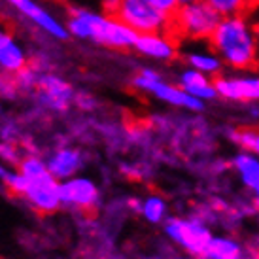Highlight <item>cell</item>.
Listing matches in <instances>:
<instances>
[{
  "label": "cell",
  "instance_id": "cell-1",
  "mask_svg": "<svg viewBox=\"0 0 259 259\" xmlns=\"http://www.w3.org/2000/svg\"><path fill=\"white\" fill-rule=\"evenodd\" d=\"M208 46L231 70H252L259 65L257 27L250 14L225 15L220 19Z\"/></svg>",
  "mask_w": 259,
  "mask_h": 259
},
{
  "label": "cell",
  "instance_id": "cell-2",
  "mask_svg": "<svg viewBox=\"0 0 259 259\" xmlns=\"http://www.w3.org/2000/svg\"><path fill=\"white\" fill-rule=\"evenodd\" d=\"M66 29L70 36L78 40L110 48L115 51H127L135 48L137 32L112 12H95L87 8H76L66 19Z\"/></svg>",
  "mask_w": 259,
  "mask_h": 259
},
{
  "label": "cell",
  "instance_id": "cell-3",
  "mask_svg": "<svg viewBox=\"0 0 259 259\" xmlns=\"http://www.w3.org/2000/svg\"><path fill=\"white\" fill-rule=\"evenodd\" d=\"M222 15L210 6L206 0L184 4L172 14V30L182 42L208 44L216 27L220 25Z\"/></svg>",
  "mask_w": 259,
  "mask_h": 259
},
{
  "label": "cell",
  "instance_id": "cell-4",
  "mask_svg": "<svg viewBox=\"0 0 259 259\" xmlns=\"http://www.w3.org/2000/svg\"><path fill=\"white\" fill-rule=\"evenodd\" d=\"M114 14L137 34L170 30L172 14L159 10L151 0H119Z\"/></svg>",
  "mask_w": 259,
  "mask_h": 259
},
{
  "label": "cell",
  "instance_id": "cell-5",
  "mask_svg": "<svg viewBox=\"0 0 259 259\" xmlns=\"http://www.w3.org/2000/svg\"><path fill=\"white\" fill-rule=\"evenodd\" d=\"M133 85L137 87L138 91L153 95L155 99L166 102L170 106L193 110V112H199V110L204 108V102L191 97L178 83H168V81H165L161 72H157L155 68H142V70H138L135 74V78H133Z\"/></svg>",
  "mask_w": 259,
  "mask_h": 259
},
{
  "label": "cell",
  "instance_id": "cell-6",
  "mask_svg": "<svg viewBox=\"0 0 259 259\" xmlns=\"http://www.w3.org/2000/svg\"><path fill=\"white\" fill-rule=\"evenodd\" d=\"M218 97L233 102H259V72L235 70L216 78Z\"/></svg>",
  "mask_w": 259,
  "mask_h": 259
},
{
  "label": "cell",
  "instance_id": "cell-7",
  "mask_svg": "<svg viewBox=\"0 0 259 259\" xmlns=\"http://www.w3.org/2000/svg\"><path fill=\"white\" fill-rule=\"evenodd\" d=\"M133 50L150 61L172 63L180 55V38L172 30L146 32V34H138Z\"/></svg>",
  "mask_w": 259,
  "mask_h": 259
},
{
  "label": "cell",
  "instance_id": "cell-8",
  "mask_svg": "<svg viewBox=\"0 0 259 259\" xmlns=\"http://www.w3.org/2000/svg\"><path fill=\"white\" fill-rule=\"evenodd\" d=\"M6 2L15 12H19L27 21L38 27L42 32H46L48 36L55 38V40H66L70 36L65 23L59 21L51 12L40 6L36 0H6Z\"/></svg>",
  "mask_w": 259,
  "mask_h": 259
},
{
  "label": "cell",
  "instance_id": "cell-9",
  "mask_svg": "<svg viewBox=\"0 0 259 259\" xmlns=\"http://www.w3.org/2000/svg\"><path fill=\"white\" fill-rule=\"evenodd\" d=\"M23 195L34 206L48 210V212L57 210L59 202H63V199H61V186L55 182V176L50 172V168L40 174V176H36V178H27Z\"/></svg>",
  "mask_w": 259,
  "mask_h": 259
},
{
  "label": "cell",
  "instance_id": "cell-10",
  "mask_svg": "<svg viewBox=\"0 0 259 259\" xmlns=\"http://www.w3.org/2000/svg\"><path fill=\"white\" fill-rule=\"evenodd\" d=\"M166 231H168V235H170L174 240H178L180 244L186 246L189 252L199 253V255L204 253L208 242L212 240L208 231L204 229V227H201L199 223L178 222V220H174V222H170L166 225Z\"/></svg>",
  "mask_w": 259,
  "mask_h": 259
},
{
  "label": "cell",
  "instance_id": "cell-11",
  "mask_svg": "<svg viewBox=\"0 0 259 259\" xmlns=\"http://www.w3.org/2000/svg\"><path fill=\"white\" fill-rule=\"evenodd\" d=\"M178 85L187 91V93L199 99V101H212L218 97L216 89V78H210L206 74L199 72L195 68L186 66L180 74H178Z\"/></svg>",
  "mask_w": 259,
  "mask_h": 259
},
{
  "label": "cell",
  "instance_id": "cell-12",
  "mask_svg": "<svg viewBox=\"0 0 259 259\" xmlns=\"http://www.w3.org/2000/svg\"><path fill=\"white\" fill-rule=\"evenodd\" d=\"M182 59H184L186 66L206 74L210 78H218L225 68L220 55L210 46H206V48H189L187 51H184Z\"/></svg>",
  "mask_w": 259,
  "mask_h": 259
},
{
  "label": "cell",
  "instance_id": "cell-13",
  "mask_svg": "<svg viewBox=\"0 0 259 259\" xmlns=\"http://www.w3.org/2000/svg\"><path fill=\"white\" fill-rule=\"evenodd\" d=\"M25 68H27V53L21 44L6 32L0 38V70L21 74Z\"/></svg>",
  "mask_w": 259,
  "mask_h": 259
},
{
  "label": "cell",
  "instance_id": "cell-14",
  "mask_svg": "<svg viewBox=\"0 0 259 259\" xmlns=\"http://www.w3.org/2000/svg\"><path fill=\"white\" fill-rule=\"evenodd\" d=\"M99 191L87 180H70L61 186V199L63 202L74 204L78 208H93L97 202Z\"/></svg>",
  "mask_w": 259,
  "mask_h": 259
},
{
  "label": "cell",
  "instance_id": "cell-15",
  "mask_svg": "<svg viewBox=\"0 0 259 259\" xmlns=\"http://www.w3.org/2000/svg\"><path fill=\"white\" fill-rule=\"evenodd\" d=\"M38 87H40L42 99L50 104L51 108L63 110L68 106L70 97H72V91H70V85H68L66 81L55 78V76H44V78L38 81Z\"/></svg>",
  "mask_w": 259,
  "mask_h": 259
},
{
  "label": "cell",
  "instance_id": "cell-16",
  "mask_svg": "<svg viewBox=\"0 0 259 259\" xmlns=\"http://www.w3.org/2000/svg\"><path fill=\"white\" fill-rule=\"evenodd\" d=\"M79 165H81V157H79L78 151L63 150L50 161V172L55 178H66V176L76 172Z\"/></svg>",
  "mask_w": 259,
  "mask_h": 259
},
{
  "label": "cell",
  "instance_id": "cell-17",
  "mask_svg": "<svg viewBox=\"0 0 259 259\" xmlns=\"http://www.w3.org/2000/svg\"><path fill=\"white\" fill-rule=\"evenodd\" d=\"M202 255L210 259H238L240 257V250L235 242L231 240H222V238H212L206 246V250Z\"/></svg>",
  "mask_w": 259,
  "mask_h": 259
},
{
  "label": "cell",
  "instance_id": "cell-18",
  "mask_svg": "<svg viewBox=\"0 0 259 259\" xmlns=\"http://www.w3.org/2000/svg\"><path fill=\"white\" fill-rule=\"evenodd\" d=\"M206 2H208L210 6L214 8L222 17L253 12L252 0H206Z\"/></svg>",
  "mask_w": 259,
  "mask_h": 259
},
{
  "label": "cell",
  "instance_id": "cell-19",
  "mask_svg": "<svg viewBox=\"0 0 259 259\" xmlns=\"http://www.w3.org/2000/svg\"><path fill=\"white\" fill-rule=\"evenodd\" d=\"M237 166L242 172V178L250 187H253L259 193V163L255 159L248 157V155H240L237 157Z\"/></svg>",
  "mask_w": 259,
  "mask_h": 259
},
{
  "label": "cell",
  "instance_id": "cell-20",
  "mask_svg": "<svg viewBox=\"0 0 259 259\" xmlns=\"http://www.w3.org/2000/svg\"><path fill=\"white\" fill-rule=\"evenodd\" d=\"M233 140L240 144L242 148H248L252 151H257L259 153V131L257 129H248V127H242V129L233 131Z\"/></svg>",
  "mask_w": 259,
  "mask_h": 259
},
{
  "label": "cell",
  "instance_id": "cell-21",
  "mask_svg": "<svg viewBox=\"0 0 259 259\" xmlns=\"http://www.w3.org/2000/svg\"><path fill=\"white\" fill-rule=\"evenodd\" d=\"M163 210H165V204L159 199H150L144 206V214L150 222H159L161 216H163Z\"/></svg>",
  "mask_w": 259,
  "mask_h": 259
},
{
  "label": "cell",
  "instance_id": "cell-22",
  "mask_svg": "<svg viewBox=\"0 0 259 259\" xmlns=\"http://www.w3.org/2000/svg\"><path fill=\"white\" fill-rule=\"evenodd\" d=\"M155 6L159 8V10H163V12H166V14H174L176 10H178V0H151Z\"/></svg>",
  "mask_w": 259,
  "mask_h": 259
},
{
  "label": "cell",
  "instance_id": "cell-23",
  "mask_svg": "<svg viewBox=\"0 0 259 259\" xmlns=\"http://www.w3.org/2000/svg\"><path fill=\"white\" fill-rule=\"evenodd\" d=\"M117 2H119V0H102V8H104L106 12H112V14H114Z\"/></svg>",
  "mask_w": 259,
  "mask_h": 259
},
{
  "label": "cell",
  "instance_id": "cell-24",
  "mask_svg": "<svg viewBox=\"0 0 259 259\" xmlns=\"http://www.w3.org/2000/svg\"><path fill=\"white\" fill-rule=\"evenodd\" d=\"M193 2H201V0H178L180 6H184V4H193Z\"/></svg>",
  "mask_w": 259,
  "mask_h": 259
},
{
  "label": "cell",
  "instance_id": "cell-25",
  "mask_svg": "<svg viewBox=\"0 0 259 259\" xmlns=\"http://www.w3.org/2000/svg\"><path fill=\"white\" fill-rule=\"evenodd\" d=\"M252 4H253V12L259 14V0H252Z\"/></svg>",
  "mask_w": 259,
  "mask_h": 259
},
{
  "label": "cell",
  "instance_id": "cell-26",
  "mask_svg": "<svg viewBox=\"0 0 259 259\" xmlns=\"http://www.w3.org/2000/svg\"><path fill=\"white\" fill-rule=\"evenodd\" d=\"M4 34H6V32H4V29H2V25H0V38L4 36Z\"/></svg>",
  "mask_w": 259,
  "mask_h": 259
},
{
  "label": "cell",
  "instance_id": "cell-27",
  "mask_svg": "<svg viewBox=\"0 0 259 259\" xmlns=\"http://www.w3.org/2000/svg\"><path fill=\"white\" fill-rule=\"evenodd\" d=\"M255 27H257V40H259V19L255 21Z\"/></svg>",
  "mask_w": 259,
  "mask_h": 259
}]
</instances>
